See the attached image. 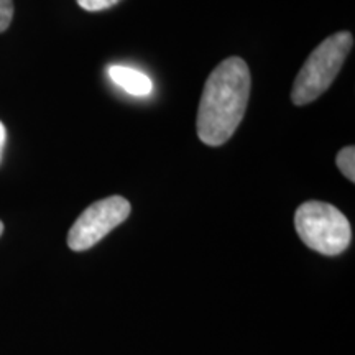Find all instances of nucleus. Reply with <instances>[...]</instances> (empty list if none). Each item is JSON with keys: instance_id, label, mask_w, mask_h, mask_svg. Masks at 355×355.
<instances>
[{"instance_id": "1", "label": "nucleus", "mask_w": 355, "mask_h": 355, "mask_svg": "<svg viewBox=\"0 0 355 355\" xmlns=\"http://www.w3.org/2000/svg\"><path fill=\"white\" fill-rule=\"evenodd\" d=\"M250 69L242 58L217 64L204 84L198 110V137L209 146L224 145L241 125L250 97Z\"/></svg>"}, {"instance_id": "2", "label": "nucleus", "mask_w": 355, "mask_h": 355, "mask_svg": "<svg viewBox=\"0 0 355 355\" xmlns=\"http://www.w3.org/2000/svg\"><path fill=\"white\" fill-rule=\"evenodd\" d=\"M352 46L354 37L350 32L334 33L324 40L308 56L295 79L291 91L293 104L306 105L322 96L336 81Z\"/></svg>"}, {"instance_id": "3", "label": "nucleus", "mask_w": 355, "mask_h": 355, "mask_svg": "<svg viewBox=\"0 0 355 355\" xmlns=\"http://www.w3.org/2000/svg\"><path fill=\"white\" fill-rule=\"evenodd\" d=\"M295 229L311 250L339 255L352 241L349 219L337 207L321 201H308L295 212Z\"/></svg>"}, {"instance_id": "4", "label": "nucleus", "mask_w": 355, "mask_h": 355, "mask_svg": "<svg viewBox=\"0 0 355 355\" xmlns=\"http://www.w3.org/2000/svg\"><path fill=\"white\" fill-rule=\"evenodd\" d=\"M130 211V202L122 196H110L91 204L69 229V248L74 252L89 250L117 225L125 222Z\"/></svg>"}, {"instance_id": "5", "label": "nucleus", "mask_w": 355, "mask_h": 355, "mask_svg": "<svg viewBox=\"0 0 355 355\" xmlns=\"http://www.w3.org/2000/svg\"><path fill=\"white\" fill-rule=\"evenodd\" d=\"M109 78L115 86H119L130 96L145 97L152 94L153 91L152 79L141 71L128 68V66H110Z\"/></svg>"}, {"instance_id": "6", "label": "nucleus", "mask_w": 355, "mask_h": 355, "mask_svg": "<svg viewBox=\"0 0 355 355\" xmlns=\"http://www.w3.org/2000/svg\"><path fill=\"white\" fill-rule=\"evenodd\" d=\"M336 163L337 166H339L340 173L347 178L350 183H354L355 181V148L354 146H345V148L340 150V152L337 153Z\"/></svg>"}, {"instance_id": "7", "label": "nucleus", "mask_w": 355, "mask_h": 355, "mask_svg": "<svg viewBox=\"0 0 355 355\" xmlns=\"http://www.w3.org/2000/svg\"><path fill=\"white\" fill-rule=\"evenodd\" d=\"M78 6L87 12H101L117 6L121 0H76Z\"/></svg>"}, {"instance_id": "8", "label": "nucleus", "mask_w": 355, "mask_h": 355, "mask_svg": "<svg viewBox=\"0 0 355 355\" xmlns=\"http://www.w3.org/2000/svg\"><path fill=\"white\" fill-rule=\"evenodd\" d=\"M13 19V0H0V33L6 32Z\"/></svg>"}, {"instance_id": "9", "label": "nucleus", "mask_w": 355, "mask_h": 355, "mask_svg": "<svg viewBox=\"0 0 355 355\" xmlns=\"http://www.w3.org/2000/svg\"><path fill=\"white\" fill-rule=\"evenodd\" d=\"M6 141H7V132L3 123L0 122V162H2V155H3V148H6Z\"/></svg>"}, {"instance_id": "10", "label": "nucleus", "mask_w": 355, "mask_h": 355, "mask_svg": "<svg viewBox=\"0 0 355 355\" xmlns=\"http://www.w3.org/2000/svg\"><path fill=\"white\" fill-rule=\"evenodd\" d=\"M2 232H3V224H2V220H0V235H2Z\"/></svg>"}]
</instances>
